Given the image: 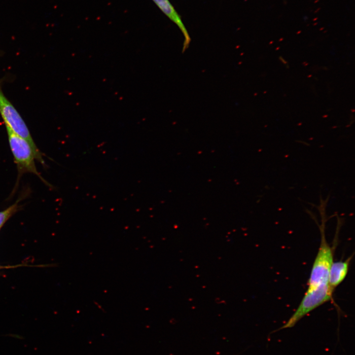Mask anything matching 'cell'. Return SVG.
<instances>
[{
	"label": "cell",
	"mask_w": 355,
	"mask_h": 355,
	"mask_svg": "<svg viewBox=\"0 0 355 355\" xmlns=\"http://www.w3.org/2000/svg\"><path fill=\"white\" fill-rule=\"evenodd\" d=\"M333 290L328 283L308 288L299 306L287 321L271 333L280 330L293 327L303 317L320 305L330 301Z\"/></svg>",
	"instance_id": "1"
},
{
	"label": "cell",
	"mask_w": 355,
	"mask_h": 355,
	"mask_svg": "<svg viewBox=\"0 0 355 355\" xmlns=\"http://www.w3.org/2000/svg\"><path fill=\"white\" fill-rule=\"evenodd\" d=\"M323 220L320 227L321 239L320 247L314 261L309 281L308 287L311 288L320 284L328 283V276L333 263V254L331 247L327 243L324 232L325 213H322Z\"/></svg>",
	"instance_id": "2"
},
{
	"label": "cell",
	"mask_w": 355,
	"mask_h": 355,
	"mask_svg": "<svg viewBox=\"0 0 355 355\" xmlns=\"http://www.w3.org/2000/svg\"><path fill=\"white\" fill-rule=\"evenodd\" d=\"M0 114L6 128L26 140L32 147L36 159L42 164H44L41 153L31 135L29 130L22 117L2 92L0 83Z\"/></svg>",
	"instance_id": "3"
},
{
	"label": "cell",
	"mask_w": 355,
	"mask_h": 355,
	"mask_svg": "<svg viewBox=\"0 0 355 355\" xmlns=\"http://www.w3.org/2000/svg\"><path fill=\"white\" fill-rule=\"evenodd\" d=\"M6 128L9 146L19 174H34L47 183L38 172L35 159L36 156L30 144L24 139Z\"/></svg>",
	"instance_id": "4"
},
{
	"label": "cell",
	"mask_w": 355,
	"mask_h": 355,
	"mask_svg": "<svg viewBox=\"0 0 355 355\" xmlns=\"http://www.w3.org/2000/svg\"><path fill=\"white\" fill-rule=\"evenodd\" d=\"M153 1L162 12L177 25L181 31L184 37L182 47V52H183L188 47L191 38L181 18L169 0H153Z\"/></svg>",
	"instance_id": "5"
},
{
	"label": "cell",
	"mask_w": 355,
	"mask_h": 355,
	"mask_svg": "<svg viewBox=\"0 0 355 355\" xmlns=\"http://www.w3.org/2000/svg\"><path fill=\"white\" fill-rule=\"evenodd\" d=\"M352 256L345 260L333 262L329 273L328 284L334 290L345 279L348 274Z\"/></svg>",
	"instance_id": "6"
},
{
	"label": "cell",
	"mask_w": 355,
	"mask_h": 355,
	"mask_svg": "<svg viewBox=\"0 0 355 355\" xmlns=\"http://www.w3.org/2000/svg\"><path fill=\"white\" fill-rule=\"evenodd\" d=\"M18 202L10 206L6 209L0 212V227L18 210Z\"/></svg>",
	"instance_id": "7"
},
{
	"label": "cell",
	"mask_w": 355,
	"mask_h": 355,
	"mask_svg": "<svg viewBox=\"0 0 355 355\" xmlns=\"http://www.w3.org/2000/svg\"><path fill=\"white\" fill-rule=\"evenodd\" d=\"M280 60L283 64H287L286 61L282 57H280Z\"/></svg>",
	"instance_id": "8"
}]
</instances>
